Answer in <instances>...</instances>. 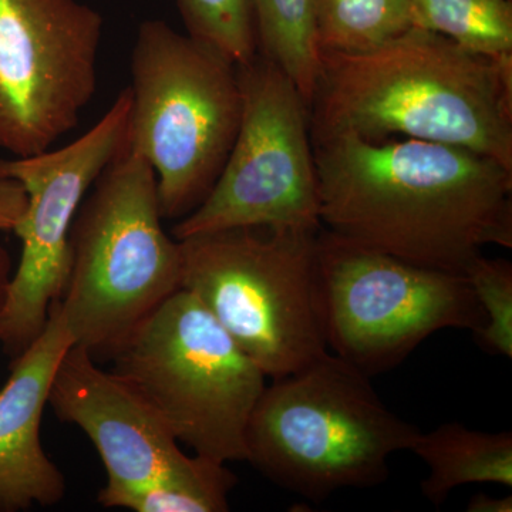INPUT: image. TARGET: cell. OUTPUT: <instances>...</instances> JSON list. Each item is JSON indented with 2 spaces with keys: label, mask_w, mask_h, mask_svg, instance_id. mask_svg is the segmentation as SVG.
I'll return each mask as SVG.
<instances>
[{
  "label": "cell",
  "mask_w": 512,
  "mask_h": 512,
  "mask_svg": "<svg viewBox=\"0 0 512 512\" xmlns=\"http://www.w3.org/2000/svg\"><path fill=\"white\" fill-rule=\"evenodd\" d=\"M312 134L430 141L512 170V66L413 26L360 53L320 52Z\"/></svg>",
  "instance_id": "7a4b0ae2"
},
{
  "label": "cell",
  "mask_w": 512,
  "mask_h": 512,
  "mask_svg": "<svg viewBox=\"0 0 512 512\" xmlns=\"http://www.w3.org/2000/svg\"><path fill=\"white\" fill-rule=\"evenodd\" d=\"M242 116L227 163L175 239L232 228L318 232L320 198L309 106L288 74L256 53L237 66Z\"/></svg>",
  "instance_id": "9c48e42d"
},
{
  "label": "cell",
  "mask_w": 512,
  "mask_h": 512,
  "mask_svg": "<svg viewBox=\"0 0 512 512\" xmlns=\"http://www.w3.org/2000/svg\"><path fill=\"white\" fill-rule=\"evenodd\" d=\"M10 276H12V259H10L9 252L0 247V309L5 301Z\"/></svg>",
  "instance_id": "603a6c76"
},
{
  "label": "cell",
  "mask_w": 512,
  "mask_h": 512,
  "mask_svg": "<svg viewBox=\"0 0 512 512\" xmlns=\"http://www.w3.org/2000/svg\"><path fill=\"white\" fill-rule=\"evenodd\" d=\"M413 25L512 66V0H409Z\"/></svg>",
  "instance_id": "2e32d148"
},
{
  "label": "cell",
  "mask_w": 512,
  "mask_h": 512,
  "mask_svg": "<svg viewBox=\"0 0 512 512\" xmlns=\"http://www.w3.org/2000/svg\"><path fill=\"white\" fill-rule=\"evenodd\" d=\"M126 147L157 177L164 220H183L217 183L242 116L238 70L163 20L138 28Z\"/></svg>",
  "instance_id": "5b68a950"
},
{
  "label": "cell",
  "mask_w": 512,
  "mask_h": 512,
  "mask_svg": "<svg viewBox=\"0 0 512 512\" xmlns=\"http://www.w3.org/2000/svg\"><path fill=\"white\" fill-rule=\"evenodd\" d=\"M110 360L197 456L248 460V423L268 377L191 292L171 295Z\"/></svg>",
  "instance_id": "8992f818"
},
{
  "label": "cell",
  "mask_w": 512,
  "mask_h": 512,
  "mask_svg": "<svg viewBox=\"0 0 512 512\" xmlns=\"http://www.w3.org/2000/svg\"><path fill=\"white\" fill-rule=\"evenodd\" d=\"M28 197L22 185L8 178H0V231H12L26 211Z\"/></svg>",
  "instance_id": "44dd1931"
},
{
  "label": "cell",
  "mask_w": 512,
  "mask_h": 512,
  "mask_svg": "<svg viewBox=\"0 0 512 512\" xmlns=\"http://www.w3.org/2000/svg\"><path fill=\"white\" fill-rule=\"evenodd\" d=\"M47 404L92 441L106 468V484L210 480L228 470L197 454L187 456L165 421L80 346H72L57 367Z\"/></svg>",
  "instance_id": "7c38bea8"
},
{
  "label": "cell",
  "mask_w": 512,
  "mask_h": 512,
  "mask_svg": "<svg viewBox=\"0 0 512 512\" xmlns=\"http://www.w3.org/2000/svg\"><path fill=\"white\" fill-rule=\"evenodd\" d=\"M468 284L476 293L485 322L474 335L491 355L512 357V265L505 259L478 255L468 264Z\"/></svg>",
  "instance_id": "ffe728a7"
},
{
  "label": "cell",
  "mask_w": 512,
  "mask_h": 512,
  "mask_svg": "<svg viewBox=\"0 0 512 512\" xmlns=\"http://www.w3.org/2000/svg\"><path fill=\"white\" fill-rule=\"evenodd\" d=\"M258 52L281 67L311 103L320 49L313 0H249Z\"/></svg>",
  "instance_id": "9a60e30c"
},
{
  "label": "cell",
  "mask_w": 512,
  "mask_h": 512,
  "mask_svg": "<svg viewBox=\"0 0 512 512\" xmlns=\"http://www.w3.org/2000/svg\"><path fill=\"white\" fill-rule=\"evenodd\" d=\"M72 346L57 301L42 333L12 360L0 389V512L53 507L66 494V480L42 446L40 427L57 367Z\"/></svg>",
  "instance_id": "4fadbf2b"
},
{
  "label": "cell",
  "mask_w": 512,
  "mask_h": 512,
  "mask_svg": "<svg viewBox=\"0 0 512 512\" xmlns=\"http://www.w3.org/2000/svg\"><path fill=\"white\" fill-rule=\"evenodd\" d=\"M163 220L153 167L124 147L74 218L69 279L59 301L74 345L96 360L110 359L183 289L181 244Z\"/></svg>",
  "instance_id": "3957f363"
},
{
  "label": "cell",
  "mask_w": 512,
  "mask_h": 512,
  "mask_svg": "<svg viewBox=\"0 0 512 512\" xmlns=\"http://www.w3.org/2000/svg\"><path fill=\"white\" fill-rule=\"evenodd\" d=\"M316 306L328 349L369 377L402 363L433 333H476L485 322L466 275L409 264L323 228Z\"/></svg>",
  "instance_id": "ba28073f"
},
{
  "label": "cell",
  "mask_w": 512,
  "mask_h": 512,
  "mask_svg": "<svg viewBox=\"0 0 512 512\" xmlns=\"http://www.w3.org/2000/svg\"><path fill=\"white\" fill-rule=\"evenodd\" d=\"M103 18L79 0H0V148L29 157L79 124Z\"/></svg>",
  "instance_id": "8fae6325"
},
{
  "label": "cell",
  "mask_w": 512,
  "mask_h": 512,
  "mask_svg": "<svg viewBox=\"0 0 512 512\" xmlns=\"http://www.w3.org/2000/svg\"><path fill=\"white\" fill-rule=\"evenodd\" d=\"M468 512H512V495L507 497H491L488 494H477L467 505Z\"/></svg>",
  "instance_id": "7402d4cb"
},
{
  "label": "cell",
  "mask_w": 512,
  "mask_h": 512,
  "mask_svg": "<svg viewBox=\"0 0 512 512\" xmlns=\"http://www.w3.org/2000/svg\"><path fill=\"white\" fill-rule=\"evenodd\" d=\"M235 484L237 478L229 470L210 480L106 484L97 500L106 508L136 512H224L229 510L228 495Z\"/></svg>",
  "instance_id": "ac0fdd59"
},
{
  "label": "cell",
  "mask_w": 512,
  "mask_h": 512,
  "mask_svg": "<svg viewBox=\"0 0 512 512\" xmlns=\"http://www.w3.org/2000/svg\"><path fill=\"white\" fill-rule=\"evenodd\" d=\"M370 377L329 350L266 384L247 429L248 463L286 490L325 500L379 485L421 431L390 412Z\"/></svg>",
  "instance_id": "277c9868"
},
{
  "label": "cell",
  "mask_w": 512,
  "mask_h": 512,
  "mask_svg": "<svg viewBox=\"0 0 512 512\" xmlns=\"http://www.w3.org/2000/svg\"><path fill=\"white\" fill-rule=\"evenodd\" d=\"M318 234L232 228L180 239L183 289L272 380L329 350L316 306Z\"/></svg>",
  "instance_id": "52a82bcc"
},
{
  "label": "cell",
  "mask_w": 512,
  "mask_h": 512,
  "mask_svg": "<svg viewBox=\"0 0 512 512\" xmlns=\"http://www.w3.org/2000/svg\"><path fill=\"white\" fill-rule=\"evenodd\" d=\"M320 52L360 53L413 28L409 0H313Z\"/></svg>",
  "instance_id": "e0dca14e"
},
{
  "label": "cell",
  "mask_w": 512,
  "mask_h": 512,
  "mask_svg": "<svg viewBox=\"0 0 512 512\" xmlns=\"http://www.w3.org/2000/svg\"><path fill=\"white\" fill-rule=\"evenodd\" d=\"M187 33L235 66L258 53L249 0H177Z\"/></svg>",
  "instance_id": "d6986e66"
},
{
  "label": "cell",
  "mask_w": 512,
  "mask_h": 512,
  "mask_svg": "<svg viewBox=\"0 0 512 512\" xmlns=\"http://www.w3.org/2000/svg\"><path fill=\"white\" fill-rule=\"evenodd\" d=\"M322 228L409 264L464 274L512 248V170L466 148L312 134Z\"/></svg>",
  "instance_id": "6da1fadb"
},
{
  "label": "cell",
  "mask_w": 512,
  "mask_h": 512,
  "mask_svg": "<svg viewBox=\"0 0 512 512\" xmlns=\"http://www.w3.org/2000/svg\"><path fill=\"white\" fill-rule=\"evenodd\" d=\"M131 90L124 89L82 137L29 157H0V178L22 185L25 214L13 229L22 241L0 309V346L10 360L45 329L70 272V231L87 192L126 147Z\"/></svg>",
  "instance_id": "30bf717a"
},
{
  "label": "cell",
  "mask_w": 512,
  "mask_h": 512,
  "mask_svg": "<svg viewBox=\"0 0 512 512\" xmlns=\"http://www.w3.org/2000/svg\"><path fill=\"white\" fill-rule=\"evenodd\" d=\"M429 467L421 483L424 497L436 505L448 494L468 484H500L512 487V434L485 433L464 424L447 423L420 433L412 447Z\"/></svg>",
  "instance_id": "5bb4252c"
}]
</instances>
